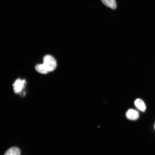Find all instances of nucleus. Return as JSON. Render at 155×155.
Listing matches in <instances>:
<instances>
[{
	"mask_svg": "<svg viewBox=\"0 0 155 155\" xmlns=\"http://www.w3.org/2000/svg\"><path fill=\"white\" fill-rule=\"evenodd\" d=\"M57 66V61L51 55H46L44 58L43 64L37 65L35 69L39 73L46 74L54 71Z\"/></svg>",
	"mask_w": 155,
	"mask_h": 155,
	"instance_id": "f257e3e1",
	"label": "nucleus"
},
{
	"mask_svg": "<svg viewBox=\"0 0 155 155\" xmlns=\"http://www.w3.org/2000/svg\"><path fill=\"white\" fill-rule=\"evenodd\" d=\"M25 81L21 80V79H18L15 81L14 84H13V89L15 93H18L22 90L24 86Z\"/></svg>",
	"mask_w": 155,
	"mask_h": 155,
	"instance_id": "f03ea898",
	"label": "nucleus"
},
{
	"mask_svg": "<svg viewBox=\"0 0 155 155\" xmlns=\"http://www.w3.org/2000/svg\"><path fill=\"white\" fill-rule=\"evenodd\" d=\"M126 115L127 119L131 120H135L138 119L139 117L138 111L134 109H129L126 112Z\"/></svg>",
	"mask_w": 155,
	"mask_h": 155,
	"instance_id": "7ed1b4c3",
	"label": "nucleus"
},
{
	"mask_svg": "<svg viewBox=\"0 0 155 155\" xmlns=\"http://www.w3.org/2000/svg\"><path fill=\"white\" fill-rule=\"evenodd\" d=\"M134 104L137 109L140 111L144 112L146 110V106L144 102L140 99H137L135 101Z\"/></svg>",
	"mask_w": 155,
	"mask_h": 155,
	"instance_id": "20e7f679",
	"label": "nucleus"
},
{
	"mask_svg": "<svg viewBox=\"0 0 155 155\" xmlns=\"http://www.w3.org/2000/svg\"><path fill=\"white\" fill-rule=\"evenodd\" d=\"M102 2L107 7L115 9L116 8L115 0H101Z\"/></svg>",
	"mask_w": 155,
	"mask_h": 155,
	"instance_id": "39448f33",
	"label": "nucleus"
},
{
	"mask_svg": "<svg viewBox=\"0 0 155 155\" xmlns=\"http://www.w3.org/2000/svg\"><path fill=\"white\" fill-rule=\"evenodd\" d=\"M21 151L17 147H12L8 150L4 155H20Z\"/></svg>",
	"mask_w": 155,
	"mask_h": 155,
	"instance_id": "423d86ee",
	"label": "nucleus"
},
{
	"mask_svg": "<svg viewBox=\"0 0 155 155\" xmlns=\"http://www.w3.org/2000/svg\"></svg>",
	"mask_w": 155,
	"mask_h": 155,
	"instance_id": "0eeeda50",
	"label": "nucleus"
}]
</instances>
